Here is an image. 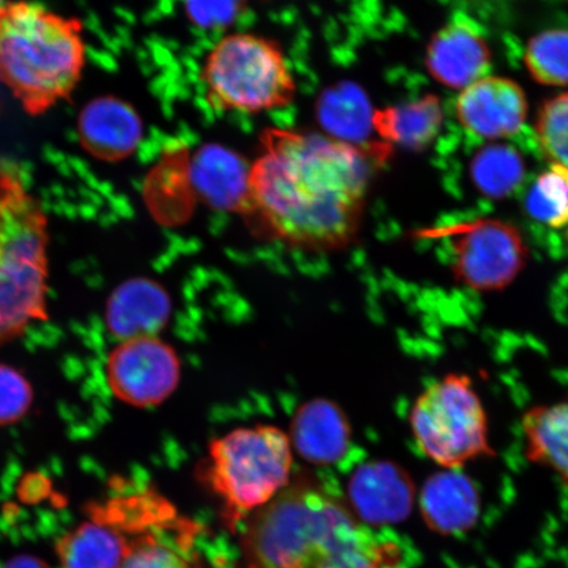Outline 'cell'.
<instances>
[{"label": "cell", "mask_w": 568, "mask_h": 568, "mask_svg": "<svg viewBox=\"0 0 568 568\" xmlns=\"http://www.w3.org/2000/svg\"><path fill=\"white\" fill-rule=\"evenodd\" d=\"M420 509L428 527L443 536L471 529L480 514V497L474 481L457 468L433 475L425 481Z\"/></svg>", "instance_id": "obj_14"}, {"label": "cell", "mask_w": 568, "mask_h": 568, "mask_svg": "<svg viewBox=\"0 0 568 568\" xmlns=\"http://www.w3.org/2000/svg\"><path fill=\"white\" fill-rule=\"evenodd\" d=\"M425 62L439 83L465 89L483 80L491 69V51L481 28L464 13H458L433 36Z\"/></svg>", "instance_id": "obj_10"}, {"label": "cell", "mask_w": 568, "mask_h": 568, "mask_svg": "<svg viewBox=\"0 0 568 568\" xmlns=\"http://www.w3.org/2000/svg\"><path fill=\"white\" fill-rule=\"evenodd\" d=\"M362 530L354 515L318 489H286L248 518L247 568H315Z\"/></svg>", "instance_id": "obj_3"}, {"label": "cell", "mask_w": 568, "mask_h": 568, "mask_svg": "<svg viewBox=\"0 0 568 568\" xmlns=\"http://www.w3.org/2000/svg\"><path fill=\"white\" fill-rule=\"evenodd\" d=\"M389 149L268 128L248 169L240 211L284 243L343 246L358 231L375 169Z\"/></svg>", "instance_id": "obj_1"}, {"label": "cell", "mask_w": 568, "mask_h": 568, "mask_svg": "<svg viewBox=\"0 0 568 568\" xmlns=\"http://www.w3.org/2000/svg\"><path fill=\"white\" fill-rule=\"evenodd\" d=\"M347 497L359 520L383 527L406 520L414 508L415 485L399 465L372 462L352 475Z\"/></svg>", "instance_id": "obj_12"}, {"label": "cell", "mask_w": 568, "mask_h": 568, "mask_svg": "<svg viewBox=\"0 0 568 568\" xmlns=\"http://www.w3.org/2000/svg\"><path fill=\"white\" fill-rule=\"evenodd\" d=\"M422 452L445 468L494 456L486 410L466 375L449 374L418 397L410 414Z\"/></svg>", "instance_id": "obj_6"}, {"label": "cell", "mask_w": 568, "mask_h": 568, "mask_svg": "<svg viewBox=\"0 0 568 568\" xmlns=\"http://www.w3.org/2000/svg\"><path fill=\"white\" fill-rule=\"evenodd\" d=\"M3 0H0V4H2Z\"/></svg>", "instance_id": "obj_28"}, {"label": "cell", "mask_w": 568, "mask_h": 568, "mask_svg": "<svg viewBox=\"0 0 568 568\" xmlns=\"http://www.w3.org/2000/svg\"><path fill=\"white\" fill-rule=\"evenodd\" d=\"M399 550L393 542H382L364 528L341 545L315 568H396Z\"/></svg>", "instance_id": "obj_23"}, {"label": "cell", "mask_w": 568, "mask_h": 568, "mask_svg": "<svg viewBox=\"0 0 568 568\" xmlns=\"http://www.w3.org/2000/svg\"><path fill=\"white\" fill-rule=\"evenodd\" d=\"M527 454L568 481V399L531 408L523 418Z\"/></svg>", "instance_id": "obj_20"}, {"label": "cell", "mask_w": 568, "mask_h": 568, "mask_svg": "<svg viewBox=\"0 0 568 568\" xmlns=\"http://www.w3.org/2000/svg\"><path fill=\"white\" fill-rule=\"evenodd\" d=\"M444 122L442 102L435 95H425L415 101L389 105L376 111L373 125L387 145L423 151L438 136Z\"/></svg>", "instance_id": "obj_18"}, {"label": "cell", "mask_w": 568, "mask_h": 568, "mask_svg": "<svg viewBox=\"0 0 568 568\" xmlns=\"http://www.w3.org/2000/svg\"><path fill=\"white\" fill-rule=\"evenodd\" d=\"M527 111L523 89L507 78H483L467 88L457 102L460 124L480 139L514 138L523 130Z\"/></svg>", "instance_id": "obj_11"}, {"label": "cell", "mask_w": 568, "mask_h": 568, "mask_svg": "<svg viewBox=\"0 0 568 568\" xmlns=\"http://www.w3.org/2000/svg\"><path fill=\"white\" fill-rule=\"evenodd\" d=\"M525 211L536 222L562 229L568 224V168L552 163L525 196Z\"/></svg>", "instance_id": "obj_21"}, {"label": "cell", "mask_w": 568, "mask_h": 568, "mask_svg": "<svg viewBox=\"0 0 568 568\" xmlns=\"http://www.w3.org/2000/svg\"><path fill=\"white\" fill-rule=\"evenodd\" d=\"M80 133L84 148L98 159L128 158L142 138V124L131 105L115 98H99L83 110Z\"/></svg>", "instance_id": "obj_15"}, {"label": "cell", "mask_w": 568, "mask_h": 568, "mask_svg": "<svg viewBox=\"0 0 568 568\" xmlns=\"http://www.w3.org/2000/svg\"><path fill=\"white\" fill-rule=\"evenodd\" d=\"M33 389L18 368L0 364V426L17 424L30 412Z\"/></svg>", "instance_id": "obj_26"}, {"label": "cell", "mask_w": 568, "mask_h": 568, "mask_svg": "<svg viewBox=\"0 0 568 568\" xmlns=\"http://www.w3.org/2000/svg\"><path fill=\"white\" fill-rule=\"evenodd\" d=\"M0 568H51L49 567L44 560H41L31 556H18L10 560H7L6 564Z\"/></svg>", "instance_id": "obj_27"}, {"label": "cell", "mask_w": 568, "mask_h": 568, "mask_svg": "<svg viewBox=\"0 0 568 568\" xmlns=\"http://www.w3.org/2000/svg\"><path fill=\"white\" fill-rule=\"evenodd\" d=\"M131 539L115 525L94 514L57 542L62 568H122Z\"/></svg>", "instance_id": "obj_17"}, {"label": "cell", "mask_w": 568, "mask_h": 568, "mask_svg": "<svg viewBox=\"0 0 568 568\" xmlns=\"http://www.w3.org/2000/svg\"><path fill=\"white\" fill-rule=\"evenodd\" d=\"M83 63L78 21L38 3L0 7V77L28 112H44L68 97Z\"/></svg>", "instance_id": "obj_2"}, {"label": "cell", "mask_w": 568, "mask_h": 568, "mask_svg": "<svg viewBox=\"0 0 568 568\" xmlns=\"http://www.w3.org/2000/svg\"><path fill=\"white\" fill-rule=\"evenodd\" d=\"M291 466L290 438L275 426L257 425L215 439L203 479L233 524L273 501L287 486Z\"/></svg>", "instance_id": "obj_5"}, {"label": "cell", "mask_w": 568, "mask_h": 568, "mask_svg": "<svg viewBox=\"0 0 568 568\" xmlns=\"http://www.w3.org/2000/svg\"><path fill=\"white\" fill-rule=\"evenodd\" d=\"M351 435L344 412L329 400L304 404L291 425L296 452L314 465H332L343 459Z\"/></svg>", "instance_id": "obj_16"}, {"label": "cell", "mask_w": 568, "mask_h": 568, "mask_svg": "<svg viewBox=\"0 0 568 568\" xmlns=\"http://www.w3.org/2000/svg\"><path fill=\"white\" fill-rule=\"evenodd\" d=\"M525 65L535 81L546 87L568 84V30L535 36L525 51Z\"/></svg>", "instance_id": "obj_22"}, {"label": "cell", "mask_w": 568, "mask_h": 568, "mask_svg": "<svg viewBox=\"0 0 568 568\" xmlns=\"http://www.w3.org/2000/svg\"><path fill=\"white\" fill-rule=\"evenodd\" d=\"M430 237L452 240L454 278L475 291H500L527 266L528 247L515 225L478 219L443 226Z\"/></svg>", "instance_id": "obj_7"}, {"label": "cell", "mask_w": 568, "mask_h": 568, "mask_svg": "<svg viewBox=\"0 0 568 568\" xmlns=\"http://www.w3.org/2000/svg\"><path fill=\"white\" fill-rule=\"evenodd\" d=\"M122 568H193L183 557L180 548L158 536V531L148 530L134 536L130 542Z\"/></svg>", "instance_id": "obj_25"}, {"label": "cell", "mask_w": 568, "mask_h": 568, "mask_svg": "<svg viewBox=\"0 0 568 568\" xmlns=\"http://www.w3.org/2000/svg\"><path fill=\"white\" fill-rule=\"evenodd\" d=\"M205 101L219 112L253 113L286 109L296 78L278 42L255 33L224 36L202 63Z\"/></svg>", "instance_id": "obj_4"}, {"label": "cell", "mask_w": 568, "mask_h": 568, "mask_svg": "<svg viewBox=\"0 0 568 568\" xmlns=\"http://www.w3.org/2000/svg\"><path fill=\"white\" fill-rule=\"evenodd\" d=\"M48 252L0 244V345L48 317Z\"/></svg>", "instance_id": "obj_9"}, {"label": "cell", "mask_w": 568, "mask_h": 568, "mask_svg": "<svg viewBox=\"0 0 568 568\" xmlns=\"http://www.w3.org/2000/svg\"><path fill=\"white\" fill-rule=\"evenodd\" d=\"M112 394L130 406H159L174 393L181 378L180 358L158 336L122 341L105 365Z\"/></svg>", "instance_id": "obj_8"}, {"label": "cell", "mask_w": 568, "mask_h": 568, "mask_svg": "<svg viewBox=\"0 0 568 568\" xmlns=\"http://www.w3.org/2000/svg\"><path fill=\"white\" fill-rule=\"evenodd\" d=\"M536 133L537 145L545 158L568 168V92L541 106Z\"/></svg>", "instance_id": "obj_24"}, {"label": "cell", "mask_w": 568, "mask_h": 568, "mask_svg": "<svg viewBox=\"0 0 568 568\" xmlns=\"http://www.w3.org/2000/svg\"><path fill=\"white\" fill-rule=\"evenodd\" d=\"M527 170V161L516 145L488 144L474 148L465 180L483 197L503 201L523 186Z\"/></svg>", "instance_id": "obj_19"}, {"label": "cell", "mask_w": 568, "mask_h": 568, "mask_svg": "<svg viewBox=\"0 0 568 568\" xmlns=\"http://www.w3.org/2000/svg\"><path fill=\"white\" fill-rule=\"evenodd\" d=\"M172 303L166 290L148 278L126 281L110 295L105 326L120 341L158 336L165 328Z\"/></svg>", "instance_id": "obj_13"}]
</instances>
